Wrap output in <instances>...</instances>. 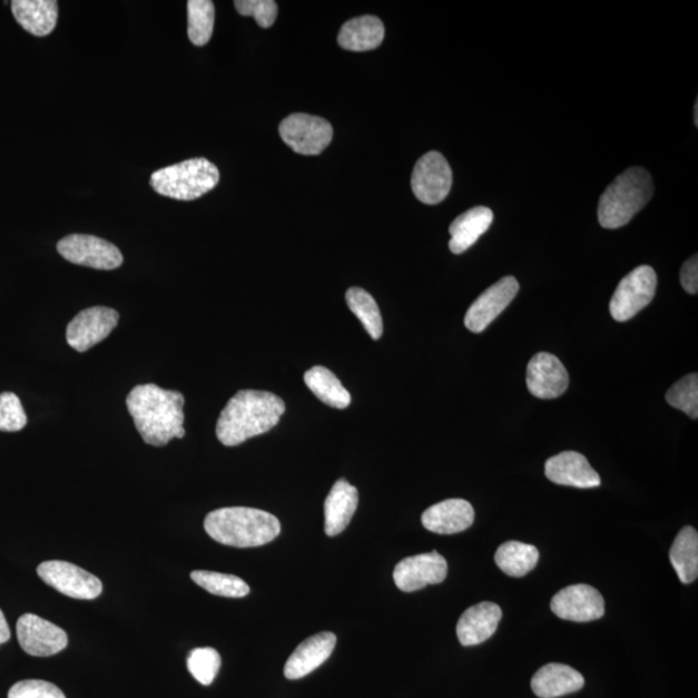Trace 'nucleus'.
Segmentation results:
<instances>
[{"instance_id":"obj_1","label":"nucleus","mask_w":698,"mask_h":698,"mask_svg":"<svg viewBox=\"0 0 698 698\" xmlns=\"http://www.w3.org/2000/svg\"><path fill=\"white\" fill-rule=\"evenodd\" d=\"M183 393L168 391L156 384H140L128 393L126 404L136 430L146 444L165 446L173 439L186 436L184 430Z\"/></svg>"},{"instance_id":"obj_2","label":"nucleus","mask_w":698,"mask_h":698,"mask_svg":"<svg viewBox=\"0 0 698 698\" xmlns=\"http://www.w3.org/2000/svg\"><path fill=\"white\" fill-rule=\"evenodd\" d=\"M284 400L267 391L243 390L223 409L216 436L226 446L244 444L276 427L285 413Z\"/></svg>"},{"instance_id":"obj_3","label":"nucleus","mask_w":698,"mask_h":698,"mask_svg":"<svg viewBox=\"0 0 698 698\" xmlns=\"http://www.w3.org/2000/svg\"><path fill=\"white\" fill-rule=\"evenodd\" d=\"M205 531L212 539L232 548H259L275 541L281 533L279 520L272 513L250 508H224L205 519Z\"/></svg>"},{"instance_id":"obj_4","label":"nucleus","mask_w":698,"mask_h":698,"mask_svg":"<svg viewBox=\"0 0 698 698\" xmlns=\"http://www.w3.org/2000/svg\"><path fill=\"white\" fill-rule=\"evenodd\" d=\"M653 181L645 168L631 167L609 184L599 199L600 226L617 229L630 223L653 197Z\"/></svg>"},{"instance_id":"obj_5","label":"nucleus","mask_w":698,"mask_h":698,"mask_svg":"<svg viewBox=\"0 0 698 698\" xmlns=\"http://www.w3.org/2000/svg\"><path fill=\"white\" fill-rule=\"evenodd\" d=\"M219 180L218 167L206 158H194L155 171L150 186L160 196L195 200L212 191Z\"/></svg>"},{"instance_id":"obj_6","label":"nucleus","mask_w":698,"mask_h":698,"mask_svg":"<svg viewBox=\"0 0 698 698\" xmlns=\"http://www.w3.org/2000/svg\"><path fill=\"white\" fill-rule=\"evenodd\" d=\"M657 275L652 267L640 266L626 276L609 303V312L619 323L636 317L655 298Z\"/></svg>"},{"instance_id":"obj_7","label":"nucleus","mask_w":698,"mask_h":698,"mask_svg":"<svg viewBox=\"0 0 698 698\" xmlns=\"http://www.w3.org/2000/svg\"><path fill=\"white\" fill-rule=\"evenodd\" d=\"M279 136L295 154L317 156L332 142L333 127L324 118L296 114L281 122Z\"/></svg>"},{"instance_id":"obj_8","label":"nucleus","mask_w":698,"mask_h":698,"mask_svg":"<svg viewBox=\"0 0 698 698\" xmlns=\"http://www.w3.org/2000/svg\"><path fill=\"white\" fill-rule=\"evenodd\" d=\"M58 252L63 259L94 269L111 271L124 264V255L116 245L91 235L63 237L59 240Z\"/></svg>"},{"instance_id":"obj_9","label":"nucleus","mask_w":698,"mask_h":698,"mask_svg":"<svg viewBox=\"0 0 698 698\" xmlns=\"http://www.w3.org/2000/svg\"><path fill=\"white\" fill-rule=\"evenodd\" d=\"M37 573L48 586L69 598L94 600L102 592L98 577L68 561H45L38 567Z\"/></svg>"},{"instance_id":"obj_10","label":"nucleus","mask_w":698,"mask_h":698,"mask_svg":"<svg viewBox=\"0 0 698 698\" xmlns=\"http://www.w3.org/2000/svg\"><path fill=\"white\" fill-rule=\"evenodd\" d=\"M453 171L439 151L424 155L414 167L412 189L416 198L426 205L443 203L452 189Z\"/></svg>"},{"instance_id":"obj_11","label":"nucleus","mask_w":698,"mask_h":698,"mask_svg":"<svg viewBox=\"0 0 698 698\" xmlns=\"http://www.w3.org/2000/svg\"><path fill=\"white\" fill-rule=\"evenodd\" d=\"M16 632L21 648L30 656L50 657L68 647V633L59 626L27 613L20 617Z\"/></svg>"},{"instance_id":"obj_12","label":"nucleus","mask_w":698,"mask_h":698,"mask_svg":"<svg viewBox=\"0 0 698 698\" xmlns=\"http://www.w3.org/2000/svg\"><path fill=\"white\" fill-rule=\"evenodd\" d=\"M116 309L92 307L79 312L67 327V342L78 352H86L108 338L118 325Z\"/></svg>"},{"instance_id":"obj_13","label":"nucleus","mask_w":698,"mask_h":698,"mask_svg":"<svg viewBox=\"0 0 698 698\" xmlns=\"http://www.w3.org/2000/svg\"><path fill=\"white\" fill-rule=\"evenodd\" d=\"M551 611L559 619L590 622L601 619L606 603L601 593L589 584H573L560 590L551 600Z\"/></svg>"},{"instance_id":"obj_14","label":"nucleus","mask_w":698,"mask_h":698,"mask_svg":"<svg viewBox=\"0 0 698 698\" xmlns=\"http://www.w3.org/2000/svg\"><path fill=\"white\" fill-rule=\"evenodd\" d=\"M519 283L515 277H503L479 296L465 313L464 325L472 333H483L519 293Z\"/></svg>"},{"instance_id":"obj_15","label":"nucleus","mask_w":698,"mask_h":698,"mask_svg":"<svg viewBox=\"0 0 698 698\" xmlns=\"http://www.w3.org/2000/svg\"><path fill=\"white\" fill-rule=\"evenodd\" d=\"M448 576V563L438 551L421 553L401 560L393 571V581L404 592L419 591L429 584L444 582Z\"/></svg>"},{"instance_id":"obj_16","label":"nucleus","mask_w":698,"mask_h":698,"mask_svg":"<svg viewBox=\"0 0 698 698\" xmlns=\"http://www.w3.org/2000/svg\"><path fill=\"white\" fill-rule=\"evenodd\" d=\"M527 386L537 399H558L569 386V374L557 356L540 352L528 364Z\"/></svg>"},{"instance_id":"obj_17","label":"nucleus","mask_w":698,"mask_h":698,"mask_svg":"<svg viewBox=\"0 0 698 698\" xmlns=\"http://www.w3.org/2000/svg\"><path fill=\"white\" fill-rule=\"evenodd\" d=\"M545 478L558 485L581 489L598 488L601 484L599 473L591 468L584 455L577 452H563L544 464Z\"/></svg>"},{"instance_id":"obj_18","label":"nucleus","mask_w":698,"mask_h":698,"mask_svg":"<svg viewBox=\"0 0 698 698\" xmlns=\"http://www.w3.org/2000/svg\"><path fill=\"white\" fill-rule=\"evenodd\" d=\"M336 646L334 632L324 631L316 633L298 647L285 665V677L291 680L302 679L315 671L332 656Z\"/></svg>"},{"instance_id":"obj_19","label":"nucleus","mask_w":698,"mask_h":698,"mask_svg":"<svg viewBox=\"0 0 698 698\" xmlns=\"http://www.w3.org/2000/svg\"><path fill=\"white\" fill-rule=\"evenodd\" d=\"M473 520H475V511L471 503L460 499L433 504L422 515L423 527L438 534H456L468 531Z\"/></svg>"},{"instance_id":"obj_20","label":"nucleus","mask_w":698,"mask_h":698,"mask_svg":"<svg viewBox=\"0 0 698 698\" xmlns=\"http://www.w3.org/2000/svg\"><path fill=\"white\" fill-rule=\"evenodd\" d=\"M502 619V609L484 601L468 609L456 625V636L464 647L478 646L492 638Z\"/></svg>"},{"instance_id":"obj_21","label":"nucleus","mask_w":698,"mask_h":698,"mask_svg":"<svg viewBox=\"0 0 698 698\" xmlns=\"http://www.w3.org/2000/svg\"><path fill=\"white\" fill-rule=\"evenodd\" d=\"M584 678L580 671L564 663H549L534 674L532 689L540 698H558L580 691Z\"/></svg>"},{"instance_id":"obj_22","label":"nucleus","mask_w":698,"mask_h":698,"mask_svg":"<svg viewBox=\"0 0 698 698\" xmlns=\"http://www.w3.org/2000/svg\"><path fill=\"white\" fill-rule=\"evenodd\" d=\"M358 505L357 489L347 480L336 481L325 501V533L341 534L348 527Z\"/></svg>"},{"instance_id":"obj_23","label":"nucleus","mask_w":698,"mask_h":698,"mask_svg":"<svg viewBox=\"0 0 698 698\" xmlns=\"http://www.w3.org/2000/svg\"><path fill=\"white\" fill-rule=\"evenodd\" d=\"M12 13L23 30L36 37L52 33L59 19V3L55 0H14Z\"/></svg>"},{"instance_id":"obj_24","label":"nucleus","mask_w":698,"mask_h":698,"mask_svg":"<svg viewBox=\"0 0 698 698\" xmlns=\"http://www.w3.org/2000/svg\"><path fill=\"white\" fill-rule=\"evenodd\" d=\"M494 214L491 208L478 206L459 216L449 227L451 243L449 248L453 254H462L476 244V240L491 228Z\"/></svg>"},{"instance_id":"obj_25","label":"nucleus","mask_w":698,"mask_h":698,"mask_svg":"<svg viewBox=\"0 0 698 698\" xmlns=\"http://www.w3.org/2000/svg\"><path fill=\"white\" fill-rule=\"evenodd\" d=\"M384 39V26L375 16H361L344 23L338 43L344 50L365 52L375 50Z\"/></svg>"},{"instance_id":"obj_26","label":"nucleus","mask_w":698,"mask_h":698,"mask_svg":"<svg viewBox=\"0 0 698 698\" xmlns=\"http://www.w3.org/2000/svg\"><path fill=\"white\" fill-rule=\"evenodd\" d=\"M670 561L681 583H692L698 576V533L695 528L681 529L670 550Z\"/></svg>"},{"instance_id":"obj_27","label":"nucleus","mask_w":698,"mask_h":698,"mask_svg":"<svg viewBox=\"0 0 698 698\" xmlns=\"http://www.w3.org/2000/svg\"><path fill=\"white\" fill-rule=\"evenodd\" d=\"M494 560L503 573L521 579L539 564L540 551L532 544L510 541L500 545Z\"/></svg>"},{"instance_id":"obj_28","label":"nucleus","mask_w":698,"mask_h":698,"mask_svg":"<svg viewBox=\"0 0 698 698\" xmlns=\"http://www.w3.org/2000/svg\"><path fill=\"white\" fill-rule=\"evenodd\" d=\"M304 382L324 404L334 409H346L351 404L350 392L336 375L324 366H313L304 374Z\"/></svg>"},{"instance_id":"obj_29","label":"nucleus","mask_w":698,"mask_h":698,"mask_svg":"<svg viewBox=\"0 0 698 698\" xmlns=\"http://www.w3.org/2000/svg\"><path fill=\"white\" fill-rule=\"evenodd\" d=\"M350 309L364 325L365 331L374 341H379L383 335V319L379 304L364 288L351 287L346 294Z\"/></svg>"},{"instance_id":"obj_30","label":"nucleus","mask_w":698,"mask_h":698,"mask_svg":"<svg viewBox=\"0 0 698 698\" xmlns=\"http://www.w3.org/2000/svg\"><path fill=\"white\" fill-rule=\"evenodd\" d=\"M215 6L212 0H189L188 37L191 43L203 47L213 37Z\"/></svg>"},{"instance_id":"obj_31","label":"nucleus","mask_w":698,"mask_h":698,"mask_svg":"<svg viewBox=\"0 0 698 698\" xmlns=\"http://www.w3.org/2000/svg\"><path fill=\"white\" fill-rule=\"evenodd\" d=\"M190 579L200 586V588L218 597L245 598L250 593L248 584L237 576L195 571L191 572Z\"/></svg>"},{"instance_id":"obj_32","label":"nucleus","mask_w":698,"mask_h":698,"mask_svg":"<svg viewBox=\"0 0 698 698\" xmlns=\"http://www.w3.org/2000/svg\"><path fill=\"white\" fill-rule=\"evenodd\" d=\"M666 401L672 407L685 412L692 420L698 419V375L689 374L678 381L666 393Z\"/></svg>"},{"instance_id":"obj_33","label":"nucleus","mask_w":698,"mask_h":698,"mask_svg":"<svg viewBox=\"0 0 698 698\" xmlns=\"http://www.w3.org/2000/svg\"><path fill=\"white\" fill-rule=\"evenodd\" d=\"M187 665L200 685L210 686L220 670L222 657L214 648H196L190 652Z\"/></svg>"},{"instance_id":"obj_34","label":"nucleus","mask_w":698,"mask_h":698,"mask_svg":"<svg viewBox=\"0 0 698 698\" xmlns=\"http://www.w3.org/2000/svg\"><path fill=\"white\" fill-rule=\"evenodd\" d=\"M27 423L28 416L19 396L12 392L0 393V431L18 432Z\"/></svg>"},{"instance_id":"obj_35","label":"nucleus","mask_w":698,"mask_h":698,"mask_svg":"<svg viewBox=\"0 0 698 698\" xmlns=\"http://www.w3.org/2000/svg\"><path fill=\"white\" fill-rule=\"evenodd\" d=\"M235 7L240 16L254 18L263 29L271 28L277 19L278 7L273 0H236Z\"/></svg>"},{"instance_id":"obj_36","label":"nucleus","mask_w":698,"mask_h":698,"mask_svg":"<svg viewBox=\"0 0 698 698\" xmlns=\"http://www.w3.org/2000/svg\"><path fill=\"white\" fill-rule=\"evenodd\" d=\"M8 698H67L58 686L45 680H21L8 692Z\"/></svg>"},{"instance_id":"obj_37","label":"nucleus","mask_w":698,"mask_h":698,"mask_svg":"<svg viewBox=\"0 0 698 698\" xmlns=\"http://www.w3.org/2000/svg\"><path fill=\"white\" fill-rule=\"evenodd\" d=\"M680 284L688 294L698 293V258L697 255L688 259L680 271Z\"/></svg>"},{"instance_id":"obj_38","label":"nucleus","mask_w":698,"mask_h":698,"mask_svg":"<svg viewBox=\"0 0 698 698\" xmlns=\"http://www.w3.org/2000/svg\"><path fill=\"white\" fill-rule=\"evenodd\" d=\"M11 639L10 626H8L6 617L0 609V646L7 643Z\"/></svg>"},{"instance_id":"obj_39","label":"nucleus","mask_w":698,"mask_h":698,"mask_svg":"<svg viewBox=\"0 0 698 698\" xmlns=\"http://www.w3.org/2000/svg\"><path fill=\"white\" fill-rule=\"evenodd\" d=\"M695 125L698 126V101L695 104Z\"/></svg>"}]
</instances>
